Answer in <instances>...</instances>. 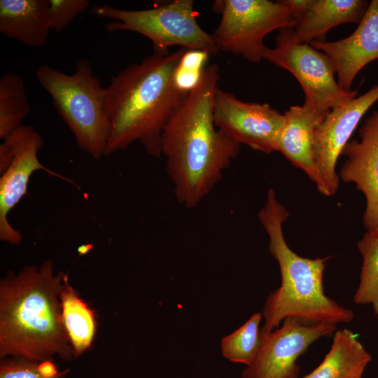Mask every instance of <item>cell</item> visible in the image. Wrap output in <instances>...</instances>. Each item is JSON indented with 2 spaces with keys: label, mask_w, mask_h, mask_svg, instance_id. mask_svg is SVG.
<instances>
[{
  "label": "cell",
  "mask_w": 378,
  "mask_h": 378,
  "mask_svg": "<svg viewBox=\"0 0 378 378\" xmlns=\"http://www.w3.org/2000/svg\"><path fill=\"white\" fill-rule=\"evenodd\" d=\"M219 78L216 64L206 66L161 135V154L174 195L188 209L197 206L212 191L239 153L240 145L214 124V98Z\"/></svg>",
  "instance_id": "6da1fadb"
},
{
  "label": "cell",
  "mask_w": 378,
  "mask_h": 378,
  "mask_svg": "<svg viewBox=\"0 0 378 378\" xmlns=\"http://www.w3.org/2000/svg\"><path fill=\"white\" fill-rule=\"evenodd\" d=\"M187 50L153 52L111 77L106 88L111 132L105 156L125 150L136 141L148 155H162V131L189 94L181 90L175 80L176 68Z\"/></svg>",
  "instance_id": "7a4b0ae2"
},
{
  "label": "cell",
  "mask_w": 378,
  "mask_h": 378,
  "mask_svg": "<svg viewBox=\"0 0 378 378\" xmlns=\"http://www.w3.org/2000/svg\"><path fill=\"white\" fill-rule=\"evenodd\" d=\"M65 274L53 262L26 266L0 282V356L36 362L58 355L70 360L73 350L65 329L59 293Z\"/></svg>",
  "instance_id": "3957f363"
},
{
  "label": "cell",
  "mask_w": 378,
  "mask_h": 378,
  "mask_svg": "<svg viewBox=\"0 0 378 378\" xmlns=\"http://www.w3.org/2000/svg\"><path fill=\"white\" fill-rule=\"evenodd\" d=\"M288 217V213L277 200L274 189H269L258 218L269 237V251L278 262L281 283L265 302L261 330L271 332L290 317L311 323L337 325L351 321L354 312L325 294L323 272L330 257L311 259L292 251L282 231Z\"/></svg>",
  "instance_id": "277c9868"
},
{
  "label": "cell",
  "mask_w": 378,
  "mask_h": 378,
  "mask_svg": "<svg viewBox=\"0 0 378 378\" xmlns=\"http://www.w3.org/2000/svg\"><path fill=\"white\" fill-rule=\"evenodd\" d=\"M36 76L50 95L78 147L94 160L104 157L111 132L106 88L94 74L91 63L78 60L72 74L43 64L37 69Z\"/></svg>",
  "instance_id": "5b68a950"
},
{
  "label": "cell",
  "mask_w": 378,
  "mask_h": 378,
  "mask_svg": "<svg viewBox=\"0 0 378 378\" xmlns=\"http://www.w3.org/2000/svg\"><path fill=\"white\" fill-rule=\"evenodd\" d=\"M90 13L113 20L106 24L110 33L130 31L147 37L153 43V52L168 53L169 48L173 46L201 50L209 55H216L220 52L212 35L199 25L192 0H175L139 10H123L107 4L94 5Z\"/></svg>",
  "instance_id": "8992f818"
},
{
  "label": "cell",
  "mask_w": 378,
  "mask_h": 378,
  "mask_svg": "<svg viewBox=\"0 0 378 378\" xmlns=\"http://www.w3.org/2000/svg\"><path fill=\"white\" fill-rule=\"evenodd\" d=\"M212 9L221 15L212 34L219 50L253 64L263 59L264 38L269 33L297 24L282 0H217Z\"/></svg>",
  "instance_id": "52a82bcc"
},
{
  "label": "cell",
  "mask_w": 378,
  "mask_h": 378,
  "mask_svg": "<svg viewBox=\"0 0 378 378\" xmlns=\"http://www.w3.org/2000/svg\"><path fill=\"white\" fill-rule=\"evenodd\" d=\"M263 59L284 69L298 80L304 94L318 111H330L357 97L356 90L341 88L330 57L310 44L296 41L294 28L279 30L274 48H265Z\"/></svg>",
  "instance_id": "ba28073f"
},
{
  "label": "cell",
  "mask_w": 378,
  "mask_h": 378,
  "mask_svg": "<svg viewBox=\"0 0 378 378\" xmlns=\"http://www.w3.org/2000/svg\"><path fill=\"white\" fill-rule=\"evenodd\" d=\"M336 330L335 324L311 323L294 317L286 318L271 332L261 330L258 354L241 378H299V357L317 340L333 335Z\"/></svg>",
  "instance_id": "9c48e42d"
},
{
  "label": "cell",
  "mask_w": 378,
  "mask_h": 378,
  "mask_svg": "<svg viewBox=\"0 0 378 378\" xmlns=\"http://www.w3.org/2000/svg\"><path fill=\"white\" fill-rule=\"evenodd\" d=\"M213 115L216 127L239 145L266 154L277 151L285 117L270 104L243 102L218 88Z\"/></svg>",
  "instance_id": "30bf717a"
},
{
  "label": "cell",
  "mask_w": 378,
  "mask_h": 378,
  "mask_svg": "<svg viewBox=\"0 0 378 378\" xmlns=\"http://www.w3.org/2000/svg\"><path fill=\"white\" fill-rule=\"evenodd\" d=\"M377 101L378 85H375L363 94L330 110L317 127L314 142L315 183L321 194L336 193L340 183L335 169L337 159L363 115Z\"/></svg>",
  "instance_id": "8fae6325"
},
{
  "label": "cell",
  "mask_w": 378,
  "mask_h": 378,
  "mask_svg": "<svg viewBox=\"0 0 378 378\" xmlns=\"http://www.w3.org/2000/svg\"><path fill=\"white\" fill-rule=\"evenodd\" d=\"M3 141L10 147L13 159L0 178V239L18 245L22 241V235L10 224L8 216L26 195L33 173L44 170L50 175L73 182L39 162L38 153L44 140L33 126L22 125Z\"/></svg>",
  "instance_id": "7c38bea8"
},
{
  "label": "cell",
  "mask_w": 378,
  "mask_h": 378,
  "mask_svg": "<svg viewBox=\"0 0 378 378\" xmlns=\"http://www.w3.org/2000/svg\"><path fill=\"white\" fill-rule=\"evenodd\" d=\"M360 139L345 145L342 155L346 157L339 178L353 183L365 197L363 216L367 232L378 234V109L372 111L358 130Z\"/></svg>",
  "instance_id": "4fadbf2b"
},
{
  "label": "cell",
  "mask_w": 378,
  "mask_h": 378,
  "mask_svg": "<svg viewBox=\"0 0 378 378\" xmlns=\"http://www.w3.org/2000/svg\"><path fill=\"white\" fill-rule=\"evenodd\" d=\"M310 45L330 57L339 85L351 90L361 69L378 59V0L370 2L357 28L349 36L335 41H313Z\"/></svg>",
  "instance_id": "5bb4252c"
},
{
  "label": "cell",
  "mask_w": 378,
  "mask_h": 378,
  "mask_svg": "<svg viewBox=\"0 0 378 378\" xmlns=\"http://www.w3.org/2000/svg\"><path fill=\"white\" fill-rule=\"evenodd\" d=\"M328 112L318 111L309 102L304 100L302 106H292L284 114L285 123L277 151L304 171L314 183L316 179L314 135Z\"/></svg>",
  "instance_id": "9a60e30c"
},
{
  "label": "cell",
  "mask_w": 378,
  "mask_h": 378,
  "mask_svg": "<svg viewBox=\"0 0 378 378\" xmlns=\"http://www.w3.org/2000/svg\"><path fill=\"white\" fill-rule=\"evenodd\" d=\"M49 0H0V32L34 47H43L51 31Z\"/></svg>",
  "instance_id": "2e32d148"
},
{
  "label": "cell",
  "mask_w": 378,
  "mask_h": 378,
  "mask_svg": "<svg viewBox=\"0 0 378 378\" xmlns=\"http://www.w3.org/2000/svg\"><path fill=\"white\" fill-rule=\"evenodd\" d=\"M366 0H314L312 4L294 27L296 41L310 44L325 41L332 27L349 23H359L369 6Z\"/></svg>",
  "instance_id": "e0dca14e"
},
{
  "label": "cell",
  "mask_w": 378,
  "mask_h": 378,
  "mask_svg": "<svg viewBox=\"0 0 378 378\" xmlns=\"http://www.w3.org/2000/svg\"><path fill=\"white\" fill-rule=\"evenodd\" d=\"M321 363L301 378H363L372 357L349 329L336 330Z\"/></svg>",
  "instance_id": "ac0fdd59"
},
{
  "label": "cell",
  "mask_w": 378,
  "mask_h": 378,
  "mask_svg": "<svg viewBox=\"0 0 378 378\" xmlns=\"http://www.w3.org/2000/svg\"><path fill=\"white\" fill-rule=\"evenodd\" d=\"M62 321L74 358H78L92 346L96 332L93 310L69 284L65 274L59 293Z\"/></svg>",
  "instance_id": "d6986e66"
},
{
  "label": "cell",
  "mask_w": 378,
  "mask_h": 378,
  "mask_svg": "<svg viewBox=\"0 0 378 378\" xmlns=\"http://www.w3.org/2000/svg\"><path fill=\"white\" fill-rule=\"evenodd\" d=\"M31 111L22 79L7 73L0 79V138L4 140L20 125Z\"/></svg>",
  "instance_id": "ffe728a7"
},
{
  "label": "cell",
  "mask_w": 378,
  "mask_h": 378,
  "mask_svg": "<svg viewBox=\"0 0 378 378\" xmlns=\"http://www.w3.org/2000/svg\"><path fill=\"white\" fill-rule=\"evenodd\" d=\"M262 319V313H255L238 329L222 338L221 353L227 360L246 366L253 362L261 345Z\"/></svg>",
  "instance_id": "44dd1931"
},
{
  "label": "cell",
  "mask_w": 378,
  "mask_h": 378,
  "mask_svg": "<svg viewBox=\"0 0 378 378\" xmlns=\"http://www.w3.org/2000/svg\"><path fill=\"white\" fill-rule=\"evenodd\" d=\"M357 248L363 263L358 286L354 295L357 304H371L378 314V234L366 232L358 241Z\"/></svg>",
  "instance_id": "7402d4cb"
},
{
  "label": "cell",
  "mask_w": 378,
  "mask_h": 378,
  "mask_svg": "<svg viewBox=\"0 0 378 378\" xmlns=\"http://www.w3.org/2000/svg\"><path fill=\"white\" fill-rule=\"evenodd\" d=\"M209 55L188 49L182 56L175 73V80L183 91L190 92L199 83Z\"/></svg>",
  "instance_id": "603a6c76"
},
{
  "label": "cell",
  "mask_w": 378,
  "mask_h": 378,
  "mask_svg": "<svg viewBox=\"0 0 378 378\" xmlns=\"http://www.w3.org/2000/svg\"><path fill=\"white\" fill-rule=\"evenodd\" d=\"M48 19L51 31L60 32L90 6L88 0H49Z\"/></svg>",
  "instance_id": "cb8c5ba5"
},
{
  "label": "cell",
  "mask_w": 378,
  "mask_h": 378,
  "mask_svg": "<svg viewBox=\"0 0 378 378\" xmlns=\"http://www.w3.org/2000/svg\"><path fill=\"white\" fill-rule=\"evenodd\" d=\"M0 378H46L38 370V363L24 358L6 359L1 362ZM60 378V377H55Z\"/></svg>",
  "instance_id": "d4e9b609"
},
{
  "label": "cell",
  "mask_w": 378,
  "mask_h": 378,
  "mask_svg": "<svg viewBox=\"0 0 378 378\" xmlns=\"http://www.w3.org/2000/svg\"><path fill=\"white\" fill-rule=\"evenodd\" d=\"M289 8L297 23L304 16L314 0H282Z\"/></svg>",
  "instance_id": "484cf974"
},
{
  "label": "cell",
  "mask_w": 378,
  "mask_h": 378,
  "mask_svg": "<svg viewBox=\"0 0 378 378\" xmlns=\"http://www.w3.org/2000/svg\"><path fill=\"white\" fill-rule=\"evenodd\" d=\"M38 370L46 378L61 377L69 372V370H66L59 373L51 359L46 360L38 363Z\"/></svg>",
  "instance_id": "4316f807"
},
{
  "label": "cell",
  "mask_w": 378,
  "mask_h": 378,
  "mask_svg": "<svg viewBox=\"0 0 378 378\" xmlns=\"http://www.w3.org/2000/svg\"><path fill=\"white\" fill-rule=\"evenodd\" d=\"M377 318H378V314H377Z\"/></svg>",
  "instance_id": "83f0119b"
}]
</instances>
